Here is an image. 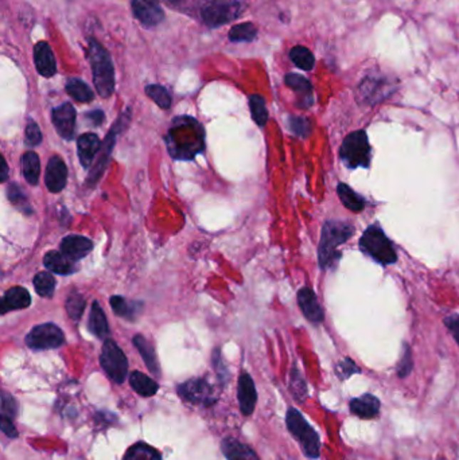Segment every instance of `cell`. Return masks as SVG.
Segmentation results:
<instances>
[{
  "instance_id": "cell-11",
  "label": "cell",
  "mask_w": 459,
  "mask_h": 460,
  "mask_svg": "<svg viewBox=\"0 0 459 460\" xmlns=\"http://www.w3.org/2000/svg\"><path fill=\"white\" fill-rule=\"evenodd\" d=\"M178 394L182 399L200 407H212L217 397L213 387L204 378H193L178 387Z\"/></svg>"
},
{
  "instance_id": "cell-16",
  "label": "cell",
  "mask_w": 459,
  "mask_h": 460,
  "mask_svg": "<svg viewBox=\"0 0 459 460\" xmlns=\"http://www.w3.org/2000/svg\"><path fill=\"white\" fill-rule=\"evenodd\" d=\"M237 399L240 405V411L244 416L252 414L257 402V392L254 387V380L248 373H242L239 378L237 387Z\"/></svg>"
},
{
  "instance_id": "cell-29",
  "label": "cell",
  "mask_w": 459,
  "mask_h": 460,
  "mask_svg": "<svg viewBox=\"0 0 459 460\" xmlns=\"http://www.w3.org/2000/svg\"><path fill=\"white\" fill-rule=\"evenodd\" d=\"M337 193L339 195V199L342 202V205L345 206L346 209H349L354 213H360L363 211L365 207V199L360 194L356 193L351 187L345 183H339L337 187Z\"/></svg>"
},
{
  "instance_id": "cell-40",
  "label": "cell",
  "mask_w": 459,
  "mask_h": 460,
  "mask_svg": "<svg viewBox=\"0 0 459 460\" xmlns=\"http://www.w3.org/2000/svg\"><path fill=\"white\" fill-rule=\"evenodd\" d=\"M7 195H9V199H10L12 205L15 206L16 209H19L21 211H24V214H31L33 213V209L29 204L26 195L19 189V186L16 183H12L11 186L9 187Z\"/></svg>"
},
{
  "instance_id": "cell-31",
  "label": "cell",
  "mask_w": 459,
  "mask_h": 460,
  "mask_svg": "<svg viewBox=\"0 0 459 460\" xmlns=\"http://www.w3.org/2000/svg\"><path fill=\"white\" fill-rule=\"evenodd\" d=\"M22 169H24L26 181L29 182L31 186L38 184L39 175H41V163H39V157L36 152L30 151V152L24 154L22 157Z\"/></svg>"
},
{
  "instance_id": "cell-42",
  "label": "cell",
  "mask_w": 459,
  "mask_h": 460,
  "mask_svg": "<svg viewBox=\"0 0 459 460\" xmlns=\"http://www.w3.org/2000/svg\"><path fill=\"white\" fill-rule=\"evenodd\" d=\"M289 127L294 135L301 136V137H307L313 131L310 120H307L306 117H301V116H291L289 119Z\"/></svg>"
},
{
  "instance_id": "cell-13",
  "label": "cell",
  "mask_w": 459,
  "mask_h": 460,
  "mask_svg": "<svg viewBox=\"0 0 459 460\" xmlns=\"http://www.w3.org/2000/svg\"><path fill=\"white\" fill-rule=\"evenodd\" d=\"M133 10L138 21L145 27H154L165 19L159 0H133Z\"/></svg>"
},
{
  "instance_id": "cell-51",
  "label": "cell",
  "mask_w": 459,
  "mask_h": 460,
  "mask_svg": "<svg viewBox=\"0 0 459 460\" xmlns=\"http://www.w3.org/2000/svg\"><path fill=\"white\" fill-rule=\"evenodd\" d=\"M169 1L174 3V4H180V3H182V1H183V0H169Z\"/></svg>"
},
{
  "instance_id": "cell-14",
  "label": "cell",
  "mask_w": 459,
  "mask_h": 460,
  "mask_svg": "<svg viewBox=\"0 0 459 460\" xmlns=\"http://www.w3.org/2000/svg\"><path fill=\"white\" fill-rule=\"evenodd\" d=\"M51 119L61 137L65 140H73L76 131V110L72 104L66 103L53 109Z\"/></svg>"
},
{
  "instance_id": "cell-36",
  "label": "cell",
  "mask_w": 459,
  "mask_h": 460,
  "mask_svg": "<svg viewBox=\"0 0 459 460\" xmlns=\"http://www.w3.org/2000/svg\"><path fill=\"white\" fill-rule=\"evenodd\" d=\"M85 305H86L85 298L78 292L71 293L66 299V304H65L68 315L74 322H78L81 319V316L84 314Z\"/></svg>"
},
{
  "instance_id": "cell-5",
  "label": "cell",
  "mask_w": 459,
  "mask_h": 460,
  "mask_svg": "<svg viewBox=\"0 0 459 460\" xmlns=\"http://www.w3.org/2000/svg\"><path fill=\"white\" fill-rule=\"evenodd\" d=\"M286 424L291 435L299 441L304 455L311 459H318L321 454L319 436L315 432L314 428L306 422L302 413L290 408L286 416Z\"/></svg>"
},
{
  "instance_id": "cell-8",
  "label": "cell",
  "mask_w": 459,
  "mask_h": 460,
  "mask_svg": "<svg viewBox=\"0 0 459 460\" xmlns=\"http://www.w3.org/2000/svg\"><path fill=\"white\" fill-rule=\"evenodd\" d=\"M100 365L113 382L123 384L125 381L128 375V361L115 340L107 339L104 342L100 355Z\"/></svg>"
},
{
  "instance_id": "cell-22",
  "label": "cell",
  "mask_w": 459,
  "mask_h": 460,
  "mask_svg": "<svg viewBox=\"0 0 459 460\" xmlns=\"http://www.w3.org/2000/svg\"><path fill=\"white\" fill-rule=\"evenodd\" d=\"M221 451L228 460H260L252 448L234 437L224 439Z\"/></svg>"
},
{
  "instance_id": "cell-47",
  "label": "cell",
  "mask_w": 459,
  "mask_h": 460,
  "mask_svg": "<svg viewBox=\"0 0 459 460\" xmlns=\"http://www.w3.org/2000/svg\"><path fill=\"white\" fill-rule=\"evenodd\" d=\"M0 427H1L3 434L7 436V437H10V439L18 437V431H16L15 425L12 423L11 419H7V417L0 416Z\"/></svg>"
},
{
  "instance_id": "cell-24",
  "label": "cell",
  "mask_w": 459,
  "mask_h": 460,
  "mask_svg": "<svg viewBox=\"0 0 459 460\" xmlns=\"http://www.w3.org/2000/svg\"><path fill=\"white\" fill-rule=\"evenodd\" d=\"M351 411L361 419H373L380 412V399L373 394H363L361 397L351 399Z\"/></svg>"
},
{
  "instance_id": "cell-45",
  "label": "cell",
  "mask_w": 459,
  "mask_h": 460,
  "mask_svg": "<svg viewBox=\"0 0 459 460\" xmlns=\"http://www.w3.org/2000/svg\"><path fill=\"white\" fill-rule=\"evenodd\" d=\"M24 142L26 145L30 147H36L42 142V133L38 127L36 121H30L26 128V135H24Z\"/></svg>"
},
{
  "instance_id": "cell-39",
  "label": "cell",
  "mask_w": 459,
  "mask_h": 460,
  "mask_svg": "<svg viewBox=\"0 0 459 460\" xmlns=\"http://www.w3.org/2000/svg\"><path fill=\"white\" fill-rule=\"evenodd\" d=\"M145 93L151 100L155 101L159 108L169 109L171 105V96L169 92L160 85H147Z\"/></svg>"
},
{
  "instance_id": "cell-30",
  "label": "cell",
  "mask_w": 459,
  "mask_h": 460,
  "mask_svg": "<svg viewBox=\"0 0 459 460\" xmlns=\"http://www.w3.org/2000/svg\"><path fill=\"white\" fill-rule=\"evenodd\" d=\"M110 305H112L113 313L118 316L128 319V320H133L136 318V315L140 313V305L142 304L140 303L128 302L127 299H124L121 296H113V298H110Z\"/></svg>"
},
{
  "instance_id": "cell-34",
  "label": "cell",
  "mask_w": 459,
  "mask_h": 460,
  "mask_svg": "<svg viewBox=\"0 0 459 460\" xmlns=\"http://www.w3.org/2000/svg\"><path fill=\"white\" fill-rule=\"evenodd\" d=\"M290 58L294 65L302 70L310 72L315 66V58L313 53L304 46H295L291 48Z\"/></svg>"
},
{
  "instance_id": "cell-6",
  "label": "cell",
  "mask_w": 459,
  "mask_h": 460,
  "mask_svg": "<svg viewBox=\"0 0 459 460\" xmlns=\"http://www.w3.org/2000/svg\"><path fill=\"white\" fill-rule=\"evenodd\" d=\"M339 157L349 169H368L371 164V145L365 131L349 133L339 148Z\"/></svg>"
},
{
  "instance_id": "cell-43",
  "label": "cell",
  "mask_w": 459,
  "mask_h": 460,
  "mask_svg": "<svg viewBox=\"0 0 459 460\" xmlns=\"http://www.w3.org/2000/svg\"><path fill=\"white\" fill-rule=\"evenodd\" d=\"M18 411H19V407H18L16 399H14L11 394H7L6 392H3V394H1V416L14 420L18 414Z\"/></svg>"
},
{
  "instance_id": "cell-27",
  "label": "cell",
  "mask_w": 459,
  "mask_h": 460,
  "mask_svg": "<svg viewBox=\"0 0 459 460\" xmlns=\"http://www.w3.org/2000/svg\"><path fill=\"white\" fill-rule=\"evenodd\" d=\"M43 264L50 272H54L57 275H72L73 272L76 271L71 260L60 252H48L43 257Z\"/></svg>"
},
{
  "instance_id": "cell-10",
  "label": "cell",
  "mask_w": 459,
  "mask_h": 460,
  "mask_svg": "<svg viewBox=\"0 0 459 460\" xmlns=\"http://www.w3.org/2000/svg\"><path fill=\"white\" fill-rule=\"evenodd\" d=\"M65 337L60 327L53 323L36 326L26 337V345L34 351L51 350L63 345Z\"/></svg>"
},
{
  "instance_id": "cell-7",
  "label": "cell",
  "mask_w": 459,
  "mask_h": 460,
  "mask_svg": "<svg viewBox=\"0 0 459 460\" xmlns=\"http://www.w3.org/2000/svg\"><path fill=\"white\" fill-rule=\"evenodd\" d=\"M240 15L242 4L239 0H210L201 10L202 21L210 28L230 23Z\"/></svg>"
},
{
  "instance_id": "cell-32",
  "label": "cell",
  "mask_w": 459,
  "mask_h": 460,
  "mask_svg": "<svg viewBox=\"0 0 459 460\" xmlns=\"http://www.w3.org/2000/svg\"><path fill=\"white\" fill-rule=\"evenodd\" d=\"M123 460H162V455L157 448L145 443H136L127 449Z\"/></svg>"
},
{
  "instance_id": "cell-26",
  "label": "cell",
  "mask_w": 459,
  "mask_h": 460,
  "mask_svg": "<svg viewBox=\"0 0 459 460\" xmlns=\"http://www.w3.org/2000/svg\"><path fill=\"white\" fill-rule=\"evenodd\" d=\"M88 327L89 331L97 337V338H107L109 335V326L107 322V318L104 311L101 310L98 303H93L92 305V311H91V316H89V322H88Z\"/></svg>"
},
{
  "instance_id": "cell-23",
  "label": "cell",
  "mask_w": 459,
  "mask_h": 460,
  "mask_svg": "<svg viewBox=\"0 0 459 460\" xmlns=\"http://www.w3.org/2000/svg\"><path fill=\"white\" fill-rule=\"evenodd\" d=\"M31 304V296L24 287H14L7 291L1 299V314L14 310L27 308Z\"/></svg>"
},
{
  "instance_id": "cell-15",
  "label": "cell",
  "mask_w": 459,
  "mask_h": 460,
  "mask_svg": "<svg viewBox=\"0 0 459 460\" xmlns=\"http://www.w3.org/2000/svg\"><path fill=\"white\" fill-rule=\"evenodd\" d=\"M66 182H68V167L65 162L57 155L50 157L46 167V177H45V183L48 192L60 193L65 189Z\"/></svg>"
},
{
  "instance_id": "cell-18",
  "label": "cell",
  "mask_w": 459,
  "mask_h": 460,
  "mask_svg": "<svg viewBox=\"0 0 459 460\" xmlns=\"http://www.w3.org/2000/svg\"><path fill=\"white\" fill-rule=\"evenodd\" d=\"M34 61L38 73L46 78L53 77L57 73V63L53 54V50L48 42L42 41L34 46Z\"/></svg>"
},
{
  "instance_id": "cell-19",
  "label": "cell",
  "mask_w": 459,
  "mask_h": 460,
  "mask_svg": "<svg viewBox=\"0 0 459 460\" xmlns=\"http://www.w3.org/2000/svg\"><path fill=\"white\" fill-rule=\"evenodd\" d=\"M92 248L93 244L89 239L76 234L65 237L61 242V252L73 261L84 258L85 256L92 251Z\"/></svg>"
},
{
  "instance_id": "cell-2",
  "label": "cell",
  "mask_w": 459,
  "mask_h": 460,
  "mask_svg": "<svg viewBox=\"0 0 459 460\" xmlns=\"http://www.w3.org/2000/svg\"><path fill=\"white\" fill-rule=\"evenodd\" d=\"M353 234L354 228L349 222L337 219H330L325 222L318 246V260L322 269H327L336 264V261L341 257L337 248L348 241Z\"/></svg>"
},
{
  "instance_id": "cell-35",
  "label": "cell",
  "mask_w": 459,
  "mask_h": 460,
  "mask_svg": "<svg viewBox=\"0 0 459 460\" xmlns=\"http://www.w3.org/2000/svg\"><path fill=\"white\" fill-rule=\"evenodd\" d=\"M34 287L39 296L51 298L56 291V278L48 272H39L34 278Z\"/></svg>"
},
{
  "instance_id": "cell-49",
  "label": "cell",
  "mask_w": 459,
  "mask_h": 460,
  "mask_svg": "<svg viewBox=\"0 0 459 460\" xmlns=\"http://www.w3.org/2000/svg\"><path fill=\"white\" fill-rule=\"evenodd\" d=\"M85 117L91 121L93 125H100L104 121V113L101 110H92L85 115Z\"/></svg>"
},
{
  "instance_id": "cell-41",
  "label": "cell",
  "mask_w": 459,
  "mask_h": 460,
  "mask_svg": "<svg viewBox=\"0 0 459 460\" xmlns=\"http://www.w3.org/2000/svg\"><path fill=\"white\" fill-rule=\"evenodd\" d=\"M290 390L294 394V397L298 401H303L306 394H307V387H306V382L303 380L302 375L298 372V369H292L291 372V382Z\"/></svg>"
},
{
  "instance_id": "cell-50",
  "label": "cell",
  "mask_w": 459,
  "mask_h": 460,
  "mask_svg": "<svg viewBox=\"0 0 459 460\" xmlns=\"http://www.w3.org/2000/svg\"><path fill=\"white\" fill-rule=\"evenodd\" d=\"M7 172H9V167L6 160L3 159V166H1V182L7 181Z\"/></svg>"
},
{
  "instance_id": "cell-28",
  "label": "cell",
  "mask_w": 459,
  "mask_h": 460,
  "mask_svg": "<svg viewBox=\"0 0 459 460\" xmlns=\"http://www.w3.org/2000/svg\"><path fill=\"white\" fill-rule=\"evenodd\" d=\"M130 384H131L133 390L143 397H153L157 394L158 390H159V385L157 382L153 378H150L148 375H143L140 372H133L130 375Z\"/></svg>"
},
{
  "instance_id": "cell-33",
  "label": "cell",
  "mask_w": 459,
  "mask_h": 460,
  "mask_svg": "<svg viewBox=\"0 0 459 460\" xmlns=\"http://www.w3.org/2000/svg\"><path fill=\"white\" fill-rule=\"evenodd\" d=\"M65 88L68 95L78 103H91L95 97L92 89L78 78H71Z\"/></svg>"
},
{
  "instance_id": "cell-17",
  "label": "cell",
  "mask_w": 459,
  "mask_h": 460,
  "mask_svg": "<svg viewBox=\"0 0 459 460\" xmlns=\"http://www.w3.org/2000/svg\"><path fill=\"white\" fill-rule=\"evenodd\" d=\"M284 81H286V85L299 96L298 105L301 108H310L314 104L313 85L306 77H303L301 74H296V73H289L286 75Z\"/></svg>"
},
{
  "instance_id": "cell-37",
  "label": "cell",
  "mask_w": 459,
  "mask_h": 460,
  "mask_svg": "<svg viewBox=\"0 0 459 460\" xmlns=\"http://www.w3.org/2000/svg\"><path fill=\"white\" fill-rule=\"evenodd\" d=\"M257 36V30L252 23H240L230 28V39L232 42H251Z\"/></svg>"
},
{
  "instance_id": "cell-1",
  "label": "cell",
  "mask_w": 459,
  "mask_h": 460,
  "mask_svg": "<svg viewBox=\"0 0 459 460\" xmlns=\"http://www.w3.org/2000/svg\"><path fill=\"white\" fill-rule=\"evenodd\" d=\"M170 155L180 160H190L205 148V133L200 122L187 116L175 119L166 137Z\"/></svg>"
},
{
  "instance_id": "cell-4",
  "label": "cell",
  "mask_w": 459,
  "mask_h": 460,
  "mask_svg": "<svg viewBox=\"0 0 459 460\" xmlns=\"http://www.w3.org/2000/svg\"><path fill=\"white\" fill-rule=\"evenodd\" d=\"M360 248L363 253L383 266H391L398 260V254L392 242L389 241L386 233L378 225H372L363 231Z\"/></svg>"
},
{
  "instance_id": "cell-25",
  "label": "cell",
  "mask_w": 459,
  "mask_h": 460,
  "mask_svg": "<svg viewBox=\"0 0 459 460\" xmlns=\"http://www.w3.org/2000/svg\"><path fill=\"white\" fill-rule=\"evenodd\" d=\"M133 345H135V347L139 351V354L142 355V358L145 361V366L148 367V370L154 375H160L157 354H155V350H154L153 345L143 335H135Z\"/></svg>"
},
{
  "instance_id": "cell-38",
  "label": "cell",
  "mask_w": 459,
  "mask_h": 460,
  "mask_svg": "<svg viewBox=\"0 0 459 460\" xmlns=\"http://www.w3.org/2000/svg\"><path fill=\"white\" fill-rule=\"evenodd\" d=\"M249 107L252 112L254 122L259 127H264L268 121V110L266 107V100L259 95L249 97Z\"/></svg>"
},
{
  "instance_id": "cell-48",
  "label": "cell",
  "mask_w": 459,
  "mask_h": 460,
  "mask_svg": "<svg viewBox=\"0 0 459 460\" xmlns=\"http://www.w3.org/2000/svg\"><path fill=\"white\" fill-rule=\"evenodd\" d=\"M446 326L450 328V331L453 333L454 338L457 340V343L459 345V315H454V316H450L446 320H445Z\"/></svg>"
},
{
  "instance_id": "cell-20",
  "label": "cell",
  "mask_w": 459,
  "mask_h": 460,
  "mask_svg": "<svg viewBox=\"0 0 459 460\" xmlns=\"http://www.w3.org/2000/svg\"><path fill=\"white\" fill-rule=\"evenodd\" d=\"M298 303L303 315L313 323H321L324 320V310L319 305L314 291L304 287L298 292Z\"/></svg>"
},
{
  "instance_id": "cell-46",
  "label": "cell",
  "mask_w": 459,
  "mask_h": 460,
  "mask_svg": "<svg viewBox=\"0 0 459 460\" xmlns=\"http://www.w3.org/2000/svg\"><path fill=\"white\" fill-rule=\"evenodd\" d=\"M336 373H337L339 378H341V380H346L354 373H360V369L356 366V363L353 362L351 358H345L344 361H341L337 365Z\"/></svg>"
},
{
  "instance_id": "cell-44",
  "label": "cell",
  "mask_w": 459,
  "mask_h": 460,
  "mask_svg": "<svg viewBox=\"0 0 459 460\" xmlns=\"http://www.w3.org/2000/svg\"><path fill=\"white\" fill-rule=\"evenodd\" d=\"M412 367H413V361H412L411 349L408 345H404L403 355H401L399 366H398V375L401 378H404L411 373Z\"/></svg>"
},
{
  "instance_id": "cell-9",
  "label": "cell",
  "mask_w": 459,
  "mask_h": 460,
  "mask_svg": "<svg viewBox=\"0 0 459 460\" xmlns=\"http://www.w3.org/2000/svg\"><path fill=\"white\" fill-rule=\"evenodd\" d=\"M130 120H131V109H127L121 115L120 117L116 120L115 125L110 130V132L108 133V136L105 137L104 143L101 145V148H100V151L97 154L98 155L97 163L95 164V167L91 169V174H89V178H88V186L92 187L101 178L103 172L105 171L107 166H108L109 157L112 154L113 145L116 143V137L127 127V124L130 122Z\"/></svg>"
},
{
  "instance_id": "cell-21",
  "label": "cell",
  "mask_w": 459,
  "mask_h": 460,
  "mask_svg": "<svg viewBox=\"0 0 459 460\" xmlns=\"http://www.w3.org/2000/svg\"><path fill=\"white\" fill-rule=\"evenodd\" d=\"M101 143L95 133H84L77 140L78 157L85 169H89L93 163V159L98 154Z\"/></svg>"
},
{
  "instance_id": "cell-12",
  "label": "cell",
  "mask_w": 459,
  "mask_h": 460,
  "mask_svg": "<svg viewBox=\"0 0 459 460\" xmlns=\"http://www.w3.org/2000/svg\"><path fill=\"white\" fill-rule=\"evenodd\" d=\"M392 92H395V85L391 80L383 75H368L359 85L357 98L363 104L373 105L387 98Z\"/></svg>"
},
{
  "instance_id": "cell-3",
  "label": "cell",
  "mask_w": 459,
  "mask_h": 460,
  "mask_svg": "<svg viewBox=\"0 0 459 460\" xmlns=\"http://www.w3.org/2000/svg\"><path fill=\"white\" fill-rule=\"evenodd\" d=\"M86 57L92 66L97 93L103 98H108L115 90V69L108 51L98 41L91 38Z\"/></svg>"
}]
</instances>
